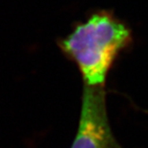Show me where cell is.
<instances>
[{"mask_svg":"<svg viewBox=\"0 0 148 148\" xmlns=\"http://www.w3.org/2000/svg\"><path fill=\"white\" fill-rule=\"evenodd\" d=\"M71 148H123L109 122L105 87L84 86L79 126Z\"/></svg>","mask_w":148,"mask_h":148,"instance_id":"2","label":"cell"},{"mask_svg":"<svg viewBox=\"0 0 148 148\" xmlns=\"http://www.w3.org/2000/svg\"><path fill=\"white\" fill-rule=\"evenodd\" d=\"M132 42L129 26L112 11L100 10L74 25L58 45L78 66L84 86L105 87L112 64Z\"/></svg>","mask_w":148,"mask_h":148,"instance_id":"1","label":"cell"}]
</instances>
